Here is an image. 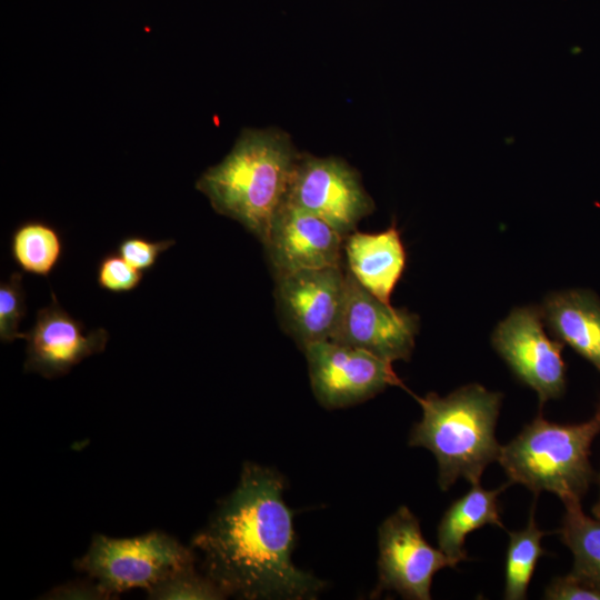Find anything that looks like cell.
Wrapping results in <instances>:
<instances>
[{"label":"cell","mask_w":600,"mask_h":600,"mask_svg":"<svg viewBox=\"0 0 600 600\" xmlns=\"http://www.w3.org/2000/svg\"><path fill=\"white\" fill-rule=\"evenodd\" d=\"M277 470L244 462L239 482L192 539L202 571L224 593L246 600H310L326 582L292 561L293 513Z\"/></svg>","instance_id":"obj_1"},{"label":"cell","mask_w":600,"mask_h":600,"mask_svg":"<svg viewBox=\"0 0 600 600\" xmlns=\"http://www.w3.org/2000/svg\"><path fill=\"white\" fill-rule=\"evenodd\" d=\"M299 157L286 133L246 129L227 157L200 176L196 188L216 212L240 222L264 244L288 199Z\"/></svg>","instance_id":"obj_2"},{"label":"cell","mask_w":600,"mask_h":600,"mask_svg":"<svg viewBox=\"0 0 600 600\" xmlns=\"http://www.w3.org/2000/svg\"><path fill=\"white\" fill-rule=\"evenodd\" d=\"M414 398L422 418L413 424L408 443L432 452L440 489L447 491L459 478L480 483L486 468L499 459L496 427L502 394L471 383L446 397L429 392Z\"/></svg>","instance_id":"obj_3"},{"label":"cell","mask_w":600,"mask_h":600,"mask_svg":"<svg viewBox=\"0 0 600 600\" xmlns=\"http://www.w3.org/2000/svg\"><path fill=\"white\" fill-rule=\"evenodd\" d=\"M600 433V403L591 419L561 424L539 416L501 446L499 463L509 482L524 486L536 498L547 491L563 503L581 501L593 480L590 448Z\"/></svg>","instance_id":"obj_4"},{"label":"cell","mask_w":600,"mask_h":600,"mask_svg":"<svg viewBox=\"0 0 600 600\" xmlns=\"http://www.w3.org/2000/svg\"><path fill=\"white\" fill-rule=\"evenodd\" d=\"M196 560L191 546L164 531L152 530L129 538L96 533L73 566L112 599L131 589L147 591L173 571L196 564Z\"/></svg>","instance_id":"obj_5"},{"label":"cell","mask_w":600,"mask_h":600,"mask_svg":"<svg viewBox=\"0 0 600 600\" xmlns=\"http://www.w3.org/2000/svg\"><path fill=\"white\" fill-rule=\"evenodd\" d=\"M378 549V583L372 596L394 591L404 599L429 600L434 574L453 568L447 556L424 539L418 518L406 506L380 524Z\"/></svg>","instance_id":"obj_6"},{"label":"cell","mask_w":600,"mask_h":600,"mask_svg":"<svg viewBox=\"0 0 600 600\" xmlns=\"http://www.w3.org/2000/svg\"><path fill=\"white\" fill-rule=\"evenodd\" d=\"M303 351L312 391L326 409L354 406L389 386H402L391 362L362 349L323 340Z\"/></svg>","instance_id":"obj_7"},{"label":"cell","mask_w":600,"mask_h":600,"mask_svg":"<svg viewBox=\"0 0 600 600\" xmlns=\"http://www.w3.org/2000/svg\"><path fill=\"white\" fill-rule=\"evenodd\" d=\"M287 200L321 218L344 238L374 209L357 171L334 157L300 156Z\"/></svg>","instance_id":"obj_8"},{"label":"cell","mask_w":600,"mask_h":600,"mask_svg":"<svg viewBox=\"0 0 600 600\" xmlns=\"http://www.w3.org/2000/svg\"><path fill=\"white\" fill-rule=\"evenodd\" d=\"M491 341L513 374L537 392L540 404L563 394V343L546 333L541 309L532 306L513 309L497 326Z\"/></svg>","instance_id":"obj_9"},{"label":"cell","mask_w":600,"mask_h":600,"mask_svg":"<svg viewBox=\"0 0 600 600\" xmlns=\"http://www.w3.org/2000/svg\"><path fill=\"white\" fill-rule=\"evenodd\" d=\"M276 296L284 327L303 349L330 340L339 322L346 293L342 266L277 274Z\"/></svg>","instance_id":"obj_10"},{"label":"cell","mask_w":600,"mask_h":600,"mask_svg":"<svg viewBox=\"0 0 600 600\" xmlns=\"http://www.w3.org/2000/svg\"><path fill=\"white\" fill-rule=\"evenodd\" d=\"M419 330L416 314L367 291L347 271V293L330 340L368 351L388 362L409 360Z\"/></svg>","instance_id":"obj_11"},{"label":"cell","mask_w":600,"mask_h":600,"mask_svg":"<svg viewBox=\"0 0 600 600\" xmlns=\"http://www.w3.org/2000/svg\"><path fill=\"white\" fill-rule=\"evenodd\" d=\"M24 339L23 371L53 379L67 374L83 359L104 351L109 334L103 328L86 333L84 326L71 317L51 292L50 304L37 311Z\"/></svg>","instance_id":"obj_12"},{"label":"cell","mask_w":600,"mask_h":600,"mask_svg":"<svg viewBox=\"0 0 600 600\" xmlns=\"http://www.w3.org/2000/svg\"><path fill=\"white\" fill-rule=\"evenodd\" d=\"M343 242L344 237L328 222L287 200L263 246L277 276L341 266Z\"/></svg>","instance_id":"obj_13"},{"label":"cell","mask_w":600,"mask_h":600,"mask_svg":"<svg viewBox=\"0 0 600 600\" xmlns=\"http://www.w3.org/2000/svg\"><path fill=\"white\" fill-rule=\"evenodd\" d=\"M348 272L367 291L390 303L391 293L406 268L407 254L394 224L378 233L353 231L344 238Z\"/></svg>","instance_id":"obj_14"},{"label":"cell","mask_w":600,"mask_h":600,"mask_svg":"<svg viewBox=\"0 0 600 600\" xmlns=\"http://www.w3.org/2000/svg\"><path fill=\"white\" fill-rule=\"evenodd\" d=\"M541 313L556 338L600 372V301L597 296L588 290L554 292L544 299Z\"/></svg>","instance_id":"obj_15"},{"label":"cell","mask_w":600,"mask_h":600,"mask_svg":"<svg viewBox=\"0 0 600 600\" xmlns=\"http://www.w3.org/2000/svg\"><path fill=\"white\" fill-rule=\"evenodd\" d=\"M511 483L488 490L480 483L471 484V489L454 500L444 511L438 528L439 549L447 556L453 568L468 559L464 549L466 537L484 526L506 529L500 514L499 496Z\"/></svg>","instance_id":"obj_16"},{"label":"cell","mask_w":600,"mask_h":600,"mask_svg":"<svg viewBox=\"0 0 600 600\" xmlns=\"http://www.w3.org/2000/svg\"><path fill=\"white\" fill-rule=\"evenodd\" d=\"M10 253L22 272L47 278L62 258V237L46 221L27 220L13 230Z\"/></svg>","instance_id":"obj_17"},{"label":"cell","mask_w":600,"mask_h":600,"mask_svg":"<svg viewBox=\"0 0 600 600\" xmlns=\"http://www.w3.org/2000/svg\"><path fill=\"white\" fill-rule=\"evenodd\" d=\"M564 507L558 533L573 554L571 572L600 586V520L584 514L580 501Z\"/></svg>","instance_id":"obj_18"},{"label":"cell","mask_w":600,"mask_h":600,"mask_svg":"<svg viewBox=\"0 0 600 600\" xmlns=\"http://www.w3.org/2000/svg\"><path fill=\"white\" fill-rule=\"evenodd\" d=\"M548 532L538 528L534 508L531 509L526 528L509 531L504 566V592L507 600H523L539 559L547 554L542 538Z\"/></svg>","instance_id":"obj_19"},{"label":"cell","mask_w":600,"mask_h":600,"mask_svg":"<svg viewBox=\"0 0 600 600\" xmlns=\"http://www.w3.org/2000/svg\"><path fill=\"white\" fill-rule=\"evenodd\" d=\"M149 600H221L227 597L203 572L191 564L173 571L147 591Z\"/></svg>","instance_id":"obj_20"},{"label":"cell","mask_w":600,"mask_h":600,"mask_svg":"<svg viewBox=\"0 0 600 600\" xmlns=\"http://www.w3.org/2000/svg\"><path fill=\"white\" fill-rule=\"evenodd\" d=\"M27 312L22 273L13 272L0 284V340L9 343L16 339H24L26 333L19 331L21 320Z\"/></svg>","instance_id":"obj_21"},{"label":"cell","mask_w":600,"mask_h":600,"mask_svg":"<svg viewBox=\"0 0 600 600\" xmlns=\"http://www.w3.org/2000/svg\"><path fill=\"white\" fill-rule=\"evenodd\" d=\"M143 272L131 266L118 252L104 254L97 267L98 286L112 293H127L141 283Z\"/></svg>","instance_id":"obj_22"},{"label":"cell","mask_w":600,"mask_h":600,"mask_svg":"<svg viewBox=\"0 0 600 600\" xmlns=\"http://www.w3.org/2000/svg\"><path fill=\"white\" fill-rule=\"evenodd\" d=\"M174 240L152 241L142 236H127L117 246V252L140 271L154 267L160 254L174 244Z\"/></svg>","instance_id":"obj_23"},{"label":"cell","mask_w":600,"mask_h":600,"mask_svg":"<svg viewBox=\"0 0 600 600\" xmlns=\"http://www.w3.org/2000/svg\"><path fill=\"white\" fill-rule=\"evenodd\" d=\"M548 600H600V586L573 572L557 577L546 587Z\"/></svg>","instance_id":"obj_24"},{"label":"cell","mask_w":600,"mask_h":600,"mask_svg":"<svg viewBox=\"0 0 600 600\" xmlns=\"http://www.w3.org/2000/svg\"><path fill=\"white\" fill-rule=\"evenodd\" d=\"M41 599L49 600H109L108 593L98 582L88 578L87 580L70 581L57 586L49 590Z\"/></svg>","instance_id":"obj_25"},{"label":"cell","mask_w":600,"mask_h":600,"mask_svg":"<svg viewBox=\"0 0 600 600\" xmlns=\"http://www.w3.org/2000/svg\"><path fill=\"white\" fill-rule=\"evenodd\" d=\"M598 482H599V489H600V473L598 476ZM592 513L596 519L600 520V492H599V499L596 502V504L592 507Z\"/></svg>","instance_id":"obj_26"}]
</instances>
